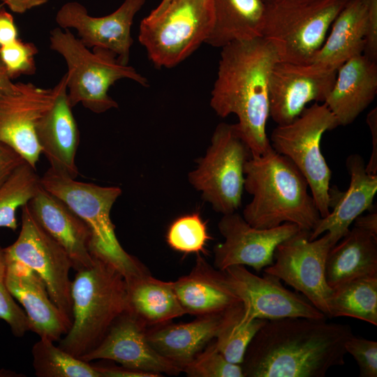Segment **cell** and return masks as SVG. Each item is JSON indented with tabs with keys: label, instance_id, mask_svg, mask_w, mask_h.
I'll return each instance as SVG.
<instances>
[{
	"label": "cell",
	"instance_id": "obj_1",
	"mask_svg": "<svg viewBox=\"0 0 377 377\" xmlns=\"http://www.w3.org/2000/svg\"><path fill=\"white\" fill-rule=\"evenodd\" d=\"M347 324L326 318L266 320L251 341L241 364L247 377H324L345 364Z\"/></svg>",
	"mask_w": 377,
	"mask_h": 377
},
{
	"label": "cell",
	"instance_id": "obj_2",
	"mask_svg": "<svg viewBox=\"0 0 377 377\" xmlns=\"http://www.w3.org/2000/svg\"><path fill=\"white\" fill-rule=\"evenodd\" d=\"M279 61L275 47L264 37L231 43L221 52L210 106L221 117H237L235 126L251 156L272 149L266 133L269 83Z\"/></svg>",
	"mask_w": 377,
	"mask_h": 377
},
{
	"label": "cell",
	"instance_id": "obj_3",
	"mask_svg": "<svg viewBox=\"0 0 377 377\" xmlns=\"http://www.w3.org/2000/svg\"><path fill=\"white\" fill-rule=\"evenodd\" d=\"M244 173V188L253 198L242 216L251 226L269 229L290 223L302 230L315 228L321 216L307 181L289 158L272 149L251 156Z\"/></svg>",
	"mask_w": 377,
	"mask_h": 377
},
{
	"label": "cell",
	"instance_id": "obj_4",
	"mask_svg": "<svg viewBox=\"0 0 377 377\" xmlns=\"http://www.w3.org/2000/svg\"><path fill=\"white\" fill-rule=\"evenodd\" d=\"M72 323L59 346L81 358L102 341L115 320L127 311L126 283L111 264L94 258L71 281Z\"/></svg>",
	"mask_w": 377,
	"mask_h": 377
},
{
	"label": "cell",
	"instance_id": "obj_5",
	"mask_svg": "<svg viewBox=\"0 0 377 377\" xmlns=\"http://www.w3.org/2000/svg\"><path fill=\"white\" fill-rule=\"evenodd\" d=\"M41 186L64 202L89 227L91 253L117 269L125 279L147 269L128 253L118 241L110 218L112 207L121 195L119 186H102L61 175L50 168L40 177Z\"/></svg>",
	"mask_w": 377,
	"mask_h": 377
},
{
	"label": "cell",
	"instance_id": "obj_6",
	"mask_svg": "<svg viewBox=\"0 0 377 377\" xmlns=\"http://www.w3.org/2000/svg\"><path fill=\"white\" fill-rule=\"evenodd\" d=\"M50 48L65 59L67 94L71 106L78 103L99 114L118 108L108 94L117 80L127 78L148 87L146 77L128 65L121 64L117 55L106 49L86 47L68 29L55 28L50 31Z\"/></svg>",
	"mask_w": 377,
	"mask_h": 377
},
{
	"label": "cell",
	"instance_id": "obj_7",
	"mask_svg": "<svg viewBox=\"0 0 377 377\" xmlns=\"http://www.w3.org/2000/svg\"><path fill=\"white\" fill-rule=\"evenodd\" d=\"M213 23L212 0H170L142 20L138 38L156 67L172 68L205 43Z\"/></svg>",
	"mask_w": 377,
	"mask_h": 377
},
{
	"label": "cell",
	"instance_id": "obj_8",
	"mask_svg": "<svg viewBox=\"0 0 377 377\" xmlns=\"http://www.w3.org/2000/svg\"><path fill=\"white\" fill-rule=\"evenodd\" d=\"M349 0H316L266 4L263 37L281 61L309 64Z\"/></svg>",
	"mask_w": 377,
	"mask_h": 377
},
{
	"label": "cell",
	"instance_id": "obj_9",
	"mask_svg": "<svg viewBox=\"0 0 377 377\" xmlns=\"http://www.w3.org/2000/svg\"><path fill=\"white\" fill-rule=\"evenodd\" d=\"M339 126L325 103L316 102L290 123L277 125L269 138L272 148L289 158L307 181L321 218L330 212L332 171L320 150L323 135Z\"/></svg>",
	"mask_w": 377,
	"mask_h": 377
},
{
	"label": "cell",
	"instance_id": "obj_10",
	"mask_svg": "<svg viewBox=\"0 0 377 377\" xmlns=\"http://www.w3.org/2000/svg\"><path fill=\"white\" fill-rule=\"evenodd\" d=\"M251 155L235 124L220 123L205 155L188 173V181L215 212L223 215L235 212L242 205L244 168Z\"/></svg>",
	"mask_w": 377,
	"mask_h": 377
},
{
	"label": "cell",
	"instance_id": "obj_11",
	"mask_svg": "<svg viewBox=\"0 0 377 377\" xmlns=\"http://www.w3.org/2000/svg\"><path fill=\"white\" fill-rule=\"evenodd\" d=\"M309 231L300 230L275 249L274 263L263 269L293 287L330 318L333 289L326 279V260L334 246L328 232L310 240Z\"/></svg>",
	"mask_w": 377,
	"mask_h": 377
},
{
	"label": "cell",
	"instance_id": "obj_12",
	"mask_svg": "<svg viewBox=\"0 0 377 377\" xmlns=\"http://www.w3.org/2000/svg\"><path fill=\"white\" fill-rule=\"evenodd\" d=\"M3 250L7 260L24 264L41 277L52 302L72 323V262L64 249L40 225L28 204L22 207L17 239Z\"/></svg>",
	"mask_w": 377,
	"mask_h": 377
},
{
	"label": "cell",
	"instance_id": "obj_13",
	"mask_svg": "<svg viewBox=\"0 0 377 377\" xmlns=\"http://www.w3.org/2000/svg\"><path fill=\"white\" fill-rule=\"evenodd\" d=\"M221 272L228 286L242 303L241 324H247L256 318H326L306 297L285 288L281 281L272 274L263 272V276H260L244 265L230 266Z\"/></svg>",
	"mask_w": 377,
	"mask_h": 377
},
{
	"label": "cell",
	"instance_id": "obj_14",
	"mask_svg": "<svg viewBox=\"0 0 377 377\" xmlns=\"http://www.w3.org/2000/svg\"><path fill=\"white\" fill-rule=\"evenodd\" d=\"M54 87L12 82L0 96V141L14 149L36 169L41 149L36 128L52 105Z\"/></svg>",
	"mask_w": 377,
	"mask_h": 377
},
{
	"label": "cell",
	"instance_id": "obj_15",
	"mask_svg": "<svg viewBox=\"0 0 377 377\" xmlns=\"http://www.w3.org/2000/svg\"><path fill=\"white\" fill-rule=\"evenodd\" d=\"M218 227L225 240L214 249V266L223 271L233 265H246L258 273L273 264L277 245L300 230L290 223L269 229L256 228L237 212L223 214Z\"/></svg>",
	"mask_w": 377,
	"mask_h": 377
},
{
	"label": "cell",
	"instance_id": "obj_16",
	"mask_svg": "<svg viewBox=\"0 0 377 377\" xmlns=\"http://www.w3.org/2000/svg\"><path fill=\"white\" fill-rule=\"evenodd\" d=\"M337 72L312 64L278 61L269 78V117L277 125L286 124L298 117L310 102L324 103Z\"/></svg>",
	"mask_w": 377,
	"mask_h": 377
},
{
	"label": "cell",
	"instance_id": "obj_17",
	"mask_svg": "<svg viewBox=\"0 0 377 377\" xmlns=\"http://www.w3.org/2000/svg\"><path fill=\"white\" fill-rule=\"evenodd\" d=\"M145 0H125L114 12L103 17L89 15L77 1L64 3L55 20L62 29L77 30L78 38L88 48L106 49L117 55L118 61L128 65L130 48L133 43L131 29L135 14Z\"/></svg>",
	"mask_w": 377,
	"mask_h": 377
},
{
	"label": "cell",
	"instance_id": "obj_18",
	"mask_svg": "<svg viewBox=\"0 0 377 377\" xmlns=\"http://www.w3.org/2000/svg\"><path fill=\"white\" fill-rule=\"evenodd\" d=\"M80 359L91 362L108 360L136 371L177 375L179 364L160 355L149 343L146 327L131 312L120 315L99 344Z\"/></svg>",
	"mask_w": 377,
	"mask_h": 377
},
{
	"label": "cell",
	"instance_id": "obj_19",
	"mask_svg": "<svg viewBox=\"0 0 377 377\" xmlns=\"http://www.w3.org/2000/svg\"><path fill=\"white\" fill-rule=\"evenodd\" d=\"M54 89L52 105L37 123L36 137L50 168L61 175L76 179L80 133L68 99L66 74Z\"/></svg>",
	"mask_w": 377,
	"mask_h": 377
},
{
	"label": "cell",
	"instance_id": "obj_20",
	"mask_svg": "<svg viewBox=\"0 0 377 377\" xmlns=\"http://www.w3.org/2000/svg\"><path fill=\"white\" fill-rule=\"evenodd\" d=\"M350 175L346 191L330 188V204L332 211L320 218L311 231L309 239L328 232L335 245L349 230L354 220L366 210L374 209V199L377 192V175L368 173L362 156L350 154L346 160Z\"/></svg>",
	"mask_w": 377,
	"mask_h": 377
},
{
	"label": "cell",
	"instance_id": "obj_21",
	"mask_svg": "<svg viewBox=\"0 0 377 377\" xmlns=\"http://www.w3.org/2000/svg\"><path fill=\"white\" fill-rule=\"evenodd\" d=\"M6 263L8 288L23 306L30 331L40 338L59 341L68 331L71 321L52 302L44 281L35 271L17 261L6 259Z\"/></svg>",
	"mask_w": 377,
	"mask_h": 377
},
{
	"label": "cell",
	"instance_id": "obj_22",
	"mask_svg": "<svg viewBox=\"0 0 377 377\" xmlns=\"http://www.w3.org/2000/svg\"><path fill=\"white\" fill-rule=\"evenodd\" d=\"M43 229L66 251L75 271L91 266V231L64 202L42 186L28 203Z\"/></svg>",
	"mask_w": 377,
	"mask_h": 377
},
{
	"label": "cell",
	"instance_id": "obj_23",
	"mask_svg": "<svg viewBox=\"0 0 377 377\" xmlns=\"http://www.w3.org/2000/svg\"><path fill=\"white\" fill-rule=\"evenodd\" d=\"M376 94L377 62L362 54L351 57L337 69L334 85L324 103L339 126H346L373 102Z\"/></svg>",
	"mask_w": 377,
	"mask_h": 377
},
{
	"label": "cell",
	"instance_id": "obj_24",
	"mask_svg": "<svg viewBox=\"0 0 377 377\" xmlns=\"http://www.w3.org/2000/svg\"><path fill=\"white\" fill-rule=\"evenodd\" d=\"M172 284L185 314L221 313L242 304L225 282L221 271L211 267L199 256L192 271Z\"/></svg>",
	"mask_w": 377,
	"mask_h": 377
},
{
	"label": "cell",
	"instance_id": "obj_25",
	"mask_svg": "<svg viewBox=\"0 0 377 377\" xmlns=\"http://www.w3.org/2000/svg\"><path fill=\"white\" fill-rule=\"evenodd\" d=\"M367 24V1L349 0L334 20L330 33L310 64L337 71L351 57L363 54Z\"/></svg>",
	"mask_w": 377,
	"mask_h": 377
},
{
	"label": "cell",
	"instance_id": "obj_26",
	"mask_svg": "<svg viewBox=\"0 0 377 377\" xmlns=\"http://www.w3.org/2000/svg\"><path fill=\"white\" fill-rule=\"evenodd\" d=\"M227 311L201 316L191 322L163 325L151 332L147 331L148 341L160 355L183 368L216 338Z\"/></svg>",
	"mask_w": 377,
	"mask_h": 377
},
{
	"label": "cell",
	"instance_id": "obj_27",
	"mask_svg": "<svg viewBox=\"0 0 377 377\" xmlns=\"http://www.w3.org/2000/svg\"><path fill=\"white\" fill-rule=\"evenodd\" d=\"M326 279L334 287L352 279L377 275V239L353 227L330 250Z\"/></svg>",
	"mask_w": 377,
	"mask_h": 377
},
{
	"label": "cell",
	"instance_id": "obj_28",
	"mask_svg": "<svg viewBox=\"0 0 377 377\" xmlns=\"http://www.w3.org/2000/svg\"><path fill=\"white\" fill-rule=\"evenodd\" d=\"M212 29L205 43L221 47L263 37L266 3L262 0H212Z\"/></svg>",
	"mask_w": 377,
	"mask_h": 377
},
{
	"label": "cell",
	"instance_id": "obj_29",
	"mask_svg": "<svg viewBox=\"0 0 377 377\" xmlns=\"http://www.w3.org/2000/svg\"><path fill=\"white\" fill-rule=\"evenodd\" d=\"M125 281L127 311L145 327L163 325L185 314L172 282L155 279L148 272Z\"/></svg>",
	"mask_w": 377,
	"mask_h": 377
},
{
	"label": "cell",
	"instance_id": "obj_30",
	"mask_svg": "<svg viewBox=\"0 0 377 377\" xmlns=\"http://www.w3.org/2000/svg\"><path fill=\"white\" fill-rule=\"evenodd\" d=\"M332 289L330 318L346 316L377 325V275L356 278Z\"/></svg>",
	"mask_w": 377,
	"mask_h": 377
},
{
	"label": "cell",
	"instance_id": "obj_31",
	"mask_svg": "<svg viewBox=\"0 0 377 377\" xmlns=\"http://www.w3.org/2000/svg\"><path fill=\"white\" fill-rule=\"evenodd\" d=\"M40 338L32 347L33 367L38 377H101L94 364Z\"/></svg>",
	"mask_w": 377,
	"mask_h": 377
},
{
	"label": "cell",
	"instance_id": "obj_32",
	"mask_svg": "<svg viewBox=\"0 0 377 377\" xmlns=\"http://www.w3.org/2000/svg\"><path fill=\"white\" fill-rule=\"evenodd\" d=\"M36 169L25 162L0 186V228H17V210L28 204L39 190Z\"/></svg>",
	"mask_w": 377,
	"mask_h": 377
},
{
	"label": "cell",
	"instance_id": "obj_33",
	"mask_svg": "<svg viewBox=\"0 0 377 377\" xmlns=\"http://www.w3.org/2000/svg\"><path fill=\"white\" fill-rule=\"evenodd\" d=\"M243 313L242 304L228 310L214 341L218 351L228 362L237 364L242 363L248 346L266 321L256 318L241 324Z\"/></svg>",
	"mask_w": 377,
	"mask_h": 377
},
{
	"label": "cell",
	"instance_id": "obj_34",
	"mask_svg": "<svg viewBox=\"0 0 377 377\" xmlns=\"http://www.w3.org/2000/svg\"><path fill=\"white\" fill-rule=\"evenodd\" d=\"M165 237L172 249L186 254L205 253L211 239L207 222L199 212L177 217L168 227Z\"/></svg>",
	"mask_w": 377,
	"mask_h": 377
},
{
	"label": "cell",
	"instance_id": "obj_35",
	"mask_svg": "<svg viewBox=\"0 0 377 377\" xmlns=\"http://www.w3.org/2000/svg\"><path fill=\"white\" fill-rule=\"evenodd\" d=\"M192 377H244L241 364L228 362L216 348L214 342L182 368Z\"/></svg>",
	"mask_w": 377,
	"mask_h": 377
},
{
	"label": "cell",
	"instance_id": "obj_36",
	"mask_svg": "<svg viewBox=\"0 0 377 377\" xmlns=\"http://www.w3.org/2000/svg\"><path fill=\"white\" fill-rule=\"evenodd\" d=\"M7 263L3 248L0 246V318L10 327L13 334L17 337L30 331L27 315L16 303L7 283Z\"/></svg>",
	"mask_w": 377,
	"mask_h": 377
},
{
	"label": "cell",
	"instance_id": "obj_37",
	"mask_svg": "<svg viewBox=\"0 0 377 377\" xmlns=\"http://www.w3.org/2000/svg\"><path fill=\"white\" fill-rule=\"evenodd\" d=\"M38 51L31 42H24L17 38L0 47V59L11 79L22 75H31L36 73L34 57Z\"/></svg>",
	"mask_w": 377,
	"mask_h": 377
},
{
	"label": "cell",
	"instance_id": "obj_38",
	"mask_svg": "<svg viewBox=\"0 0 377 377\" xmlns=\"http://www.w3.org/2000/svg\"><path fill=\"white\" fill-rule=\"evenodd\" d=\"M346 350L357 362L360 377L377 376V342L353 335L346 343Z\"/></svg>",
	"mask_w": 377,
	"mask_h": 377
},
{
	"label": "cell",
	"instance_id": "obj_39",
	"mask_svg": "<svg viewBox=\"0 0 377 377\" xmlns=\"http://www.w3.org/2000/svg\"><path fill=\"white\" fill-rule=\"evenodd\" d=\"M367 24L364 54L377 62V0H366Z\"/></svg>",
	"mask_w": 377,
	"mask_h": 377
},
{
	"label": "cell",
	"instance_id": "obj_40",
	"mask_svg": "<svg viewBox=\"0 0 377 377\" xmlns=\"http://www.w3.org/2000/svg\"><path fill=\"white\" fill-rule=\"evenodd\" d=\"M25 162L14 149L0 141V186Z\"/></svg>",
	"mask_w": 377,
	"mask_h": 377
},
{
	"label": "cell",
	"instance_id": "obj_41",
	"mask_svg": "<svg viewBox=\"0 0 377 377\" xmlns=\"http://www.w3.org/2000/svg\"><path fill=\"white\" fill-rule=\"evenodd\" d=\"M18 32L13 16L0 6V47L10 43L17 38Z\"/></svg>",
	"mask_w": 377,
	"mask_h": 377
},
{
	"label": "cell",
	"instance_id": "obj_42",
	"mask_svg": "<svg viewBox=\"0 0 377 377\" xmlns=\"http://www.w3.org/2000/svg\"><path fill=\"white\" fill-rule=\"evenodd\" d=\"M367 124L371 135L372 151L366 170L368 173L377 175V109L371 110L367 116Z\"/></svg>",
	"mask_w": 377,
	"mask_h": 377
},
{
	"label": "cell",
	"instance_id": "obj_43",
	"mask_svg": "<svg viewBox=\"0 0 377 377\" xmlns=\"http://www.w3.org/2000/svg\"><path fill=\"white\" fill-rule=\"evenodd\" d=\"M101 377H156L158 374L136 371L124 367H101L94 365Z\"/></svg>",
	"mask_w": 377,
	"mask_h": 377
},
{
	"label": "cell",
	"instance_id": "obj_44",
	"mask_svg": "<svg viewBox=\"0 0 377 377\" xmlns=\"http://www.w3.org/2000/svg\"><path fill=\"white\" fill-rule=\"evenodd\" d=\"M354 227L360 228L377 239V212L370 211L367 215H360L354 220Z\"/></svg>",
	"mask_w": 377,
	"mask_h": 377
},
{
	"label": "cell",
	"instance_id": "obj_45",
	"mask_svg": "<svg viewBox=\"0 0 377 377\" xmlns=\"http://www.w3.org/2000/svg\"><path fill=\"white\" fill-rule=\"evenodd\" d=\"M11 11L22 14L34 7L45 4L48 0H1Z\"/></svg>",
	"mask_w": 377,
	"mask_h": 377
},
{
	"label": "cell",
	"instance_id": "obj_46",
	"mask_svg": "<svg viewBox=\"0 0 377 377\" xmlns=\"http://www.w3.org/2000/svg\"><path fill=\"white\" fill-rule=\"evenodd\" d=\"M6 69L0 59V96L2 92L13 82Z\"/></svg>",
	"mask_w": 377,
	"mask_h": 377
},
{
	"label": "cell",
	"instance_id": "obj_47",
	"mask_svg": "<svg viewBox=\"0 0 377 377\" xmlns=\"http://www.w3.org/2000/svg\"><path fill=\"white\" fill-rule=\"evenodd\" d=\"M170 1V0H162V1L160 3L158 6L155 8L149 15H156L159 14L161 11H163L166 6L168 4V3Z\"/></svg>",
	"mask_w": 377,
	"mask_h": 377
},
{
	"label": "cell",
	"instance_id": "obj_48",
	"mask_svg": "<svg viewBox=\"0 0 377 377\" xmlns=\"http://www.w3.org/2000/svg\"><path fill=\"white\" fill-rule=\"evenodd\" d=\"M316 1V0H274L272 3H295V2H306V1Z\"/></svg>",
	"mask_w": 377,
	"mask_h": 377
},
{
	"label": "cell",
	"instance_id": "obj_49",
	"mask_svg": "<svg viewBox=\"0 0 377 377\" xmlns=\"http://www.w3.org/2000/svg\"><path fill=\"white\" fill-rule=\"evenodd\" d=\"M265 3L267 4L272 3L274 0H262Z\"/></svg>",
	"mask_w": 377,
	"mask_h": 377
}]
</instances>
